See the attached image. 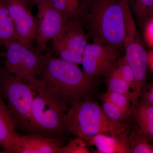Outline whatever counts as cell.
Listing matches in <instances>:
<instances>
[{"label": "cell", "instance_id": "cell-25", "mask_svg": "<svg viewBox=\"0 0 153 153\" xmlns=\"http://www.w3.org/2000/svg\"><path fill=\"white\" fill-rule=\"evenodd\" d=\"M139 98L143 103L153 106V84L146 83L143 85L140 91Z\"/></svg>", "mask_w": 153, "mask_h": 153}, {"label": "cell", "instance_id": "cell-15", "mask_svg": "<svg viewBox=\"0 0 153 153\" xmlns=\"http://www.w3.org/2000/svg\"><path fill=\"white\" fill-rule=\"evenodd\" d=\"M133 115L140 131L147 138L149 142L153 141V106L138 101Z\"/></svg>", "mask_w": 153, "mask_h": 153}, {"label": "cell", "instance_id": "cell-11", "mask_svg": "<svg viewBox=\"0 0 153 153\" xmlns=\"http://www.w3.org/2000/svg\"><path fill=\"white\" fill-rule=\"evenodd\" d=\"M13 20L17 41L28 49H35L33 42L36 32L35 18L24 0H4Z\"/></svg>", "mask_w": 153, "mask_h": 153}, {"label": "cell", "instance_id": "cell-5", "mask_svg": "<svg viewBox=\"0 0 153 153\" xmlns=\"http://www.w3.org/2000/svg\"><path fill=\"white\" fill-rule=\"evenodd\" d=\"M0 94L13 116L17 130L25 134L35 133L31 120L33 95L30 83L5 68H0Z\"/></svg>", "mask_w": 153, "mask_h": 153}, {"label": "cell", "instance_id": "cell-4", "mask_svg": "<svg viewBox=\"0 0 153 153\" xmlns=\"http://www.w3.org/2000/svg\"><path fill=\"white\" fill-rule=\"evenodd\" d=\"M28 82L33 91L31 115L35 133L52 138L63 137L67 132L64 118L68 105L40 79L36 77Z\"/></svg>", "mask_w": 153, "mask_h": 153}, {"label": "cell", "instance_id": "cell-29", "mask_svg": "<svg viewBox=\"0 0 153 153\" xmlns=\"http://www.w3.org/2000/svg\"><path fill=\"white\" fill-rule=\"evenodd\" d=\"M29 7L32 10L33 6L37 5L42 0H24Z\"/></svg>", "mask_w": 153, "mask_h": 153}, {"label": "cell", "instance_id": "cell-21", "mask_svg": "<svg viewBox=\"0 0 153 153\" xmlns=\"http://www.w3.org/2000/svg\"><path fill=\"white\" fill-rule=\"evenodd\" d=\"M101 101L111 102L121 109L133 114L130 98L127 96L107 90L100 95Z\"/></svg>", "mask_w": 153, "mask_h": 153}, {"label": "cell", "instance_id": "cell-12", "mask_svg": "<svg viewBox=\"0 0 153 153\" xmlns=\"http://www.w3.org/2000/svg\"><path fill=\"white\" fill-rule=\"evenodd\" d=\"M19 137L13 116L0 94V148L4 153H19Z\"/></svg>", "mask_w": 153, "mask_h": 153}, {"label": "cell", "instance_id": "cell-1", "mask_svg": "<svg viewBox=\"0 0 153 153\" xmlns=\"http://www.w3.org/2000/svg\"><path fill=\"white\" fill-rule=\"evenodd\" d=\"M73 18L94 43L120 49L124 47L123 0H81Z\"/></svg>", "mask_w": 153, "mask_h": 153}, {"label": "cell", "instance_id": "cell-8", "mask_svg": "<svg viewBox=\"0 0 153 153\" xmlns=\"http://www.w3.org/2000/svg\"><path fill=\"white\" fill-rule=\"evenodd\" d=\"M5 68L9 72L30 82L36 78L43 55L35 49H28L17 41L4 45Z\"/></svg>", "mask_w": 153, "mask_h": 153}, {"label": "cell", "instance_id": "cell-31", "mask_svg": "<svg viewBox=\"0 0 153 153\" xmlns=\"http://www.w3.org/2000/svg\"><path fill=\"white\" fill-rule=\"evenodd\" d=\"M4 153V152H3V151L1 150H0V153Z\"/></svg>", "mask_w": 153, "mask_h": 153}, {"label": "cell", "instance_id": "cell-28", "mask_svg": "<svg viewBox=\"0 0 153 153\" xmlns=\"http://www.w3.org/2000/svg\"><path fill=\"white\" fill-rule=\"evenodd\" d=\"M146 64L147 68L153 72V51L150 49L149 52H147Z\"/></svg>", "mask_w": 153, "mask_h": 153}, {"label": "cell", "instance_id": "cell-2", "mask_svg": "<svg viewBox=\"0 0 153 153\" xmlns=\"http://www.w3.org/2000/svg\"><path fill=\"white\" fill-rule=\"evenodd\" d=\"M36 77L71 106L90 95L96 81L77 65L52 56L51 52L42 56Z\"/></svg>", "mask_w": 153, "mask_h": 153}, {"label": "cell", "instance_id": "cell-6", "mask_svg": "<svg viewBox=\"0 0 153 153\" xmlns=\"http://www.w3.org/2000/svg\"><path fill=\"white\" fill-rule=\"evenodd\" d=\"M124 19V47L128 63L133 71L135 82V93L133 103L138 102L140 91L147 79V52L135 25L127 0H123Z\"/></svg>", "mask_w": 153, "mask_h": 153}, {"label": "cell", "instance_id": "cell-23", "mask_svg": "<svg viewBox=\"0 0 153 153\" xmlns=\"http://www.w3.org/2000/svg\"><path fill=\"white\" fill-rule=\"evenodd\" d=\"M87 145L84 140L77 137L70 139L67 144L60 147L57 153H90Z\"/></svg>", "mask_w": 153, "mask_h": 153}, {"label": "cell", "instance_id": "cell-19", "mask_svg": "<svg viewBox=\"0 0 153 153\" xmlns=\"http://www.w3.org/2000/svg\"><path fill=\"white\" fill-rule=\"evenodd\" d=\"M107 90L127 96L131 98L132 93L128 84L118 73L114 68L105 77Z\"/></svg>", "mask_w": 153, "mask_h": 153}, {"label": "cell", "instance_id": "cell-26", "mask_svg": "<svg viewBox=\"0 0 153 153\" xmlns=\"http://www.w3.org/2000/svg\"><path fill=\"white\" fill-rule=\"evenodd\" d=\"M49 3L55 9L63 12L68 17V8L66 0H48Z\"/></svg>", "mask_w": 153, "mask_h": 153}, {"label": "cell", "instance_id": "cell-16", "mask_svg": "<svg viewBox=\"0 0 153 153\" xmlns=\"http://www.w3.org/2000/svg\"><path fill=\"white\" fill-rule=\"evenodd\" d=\"M17 41L13 19L4 0H0V46Z\"/></svg>", "mask_w": 153, "mask_h": 153}, {"label": "cell", "instance_id": "cell-14", "mask_svg": "<svg viewBox=\"0 0 153 153\" xmlns=\"http://www.w3.org/2000/svg\"><path fill=\"white\" fill-rule=\"evenodd\" d=\"M128 139L99 134L84 140L87 144L95 146L97 150L94 153H131Z\"/></svg>", "mask_w": 153, "mask_h": 153}, {"label": "cell", "instance_id": "cell-17", "mask_svg": "<svg viewBox=\"0 0 153 153\" xmlns=\"http://www.w3.org/2000/svg\"><path fill=\"white\" fill-rule=\"evenodd\" d=\"M131 153H153V147L147 138L140 131L137 126H133L128 136Z\"/></svg>", "mask_w": 153, "mask_h": 153}, {"label": "cell", "instance_id": "cell-18", "mask_svg": "<svg viewBox=\"0 0 153 153\" xmlns=\"http://www.w3.org/2000/svg\"><path fill=\"white\" fill-rule=\"evenodd\" d=\"M127 2L141 27L148 19L153 17V0H127Z\"/></svg>", "mask_w": 153, "mask_h": 153}, {"label": "cell", "instance_id": "cell-30", "mask_svg": "<svg viewBox=\"0 0 153 153\" xmlns=\"http://www.w3.org/2000/svg\"><path fill=\"white\" fill-rule=\"evenodd\" d=\"M6 55V52H3L1 51L0 50V56H5Z\"/></svg>", "mask_w": 153, "mask_h": 153}, {"label": "cell", "instance_id": "cell-10", "mask_svg": "<svg viewBox=\"0 0 153 153\" xmlns=\"http://www.w3.org/2000/svg\"><path fill=\"white\" fill-rule=\"evenodd\" d=\"M119 55L120 49L116 47L88 43L82 54L81 64L83 71L97 80V78L105 77L110 74Z\"/></svg>", "mask_w": 153, "mask_h": 153}, {"label": "cell", "instance_id": "cell-9", "mask_svg": "<svg viewBox=\"0 0 153 153\" xmlns=\"http://www.w3.org/2000/svg\"><path fill=\"white\" fill-rule=\"evenodd\" d=\"M37 6L34 41L36 50L41 53L47 49V42L59 34L69 19L66 14L54 7L48 0H42Z\"/></svg>", "mask_w": 153, "mask_h": 153}, {"label": "cell", "instance_id": "cell-3", "mask_svg": "<svg viewBox=\"0 0 153 153\" xmlns=\"http://www.w3.org/2000/svg\"><path fill=\"white\" fill-rule=\"evenodd\" d=\"M67 132L83 140L99 134L128 138L129 121L118 123L111 120L90 95L68 109L64 118Z\"/></svg>", "mask_w": 153, "mask_h": 153}, {"label": "cell", "instance_id": "cell-20", "mask_svg": "<svg viewBox=\"0 0 153 153\" xmlns=\"http://www.w3.org/2000/svg\"><path fill=\"white\" fill-rule=\"evenodd\" d=\"M120 75L128 84L131 91V103L134 100V96L135 93V82L133 71L131 68L127 60L126 55L122 58H119L114 67Z\"/></svg>", "mask_w": 153, "mask_h": 153}, {"label": "cell", "instance_id": "cell-27", "mask_svg": "<svg viewBox=\"0 0 153 153\" xmlns=\"http://www.w3.org/2000/svg\"><path fill=\"white\" fill-rule=\"evenodd\" d=\"M69 19L73 18L79 7L81 0H66Z\"/></svg>", "mask_w": 153, "mask_h": 153}, {"label": "cell", "instance_id": "cell-13", "mask_svg": "<svg viewBox=\"0 0 153 153\" xmlns=\"http://www.w3.org/2000/svg\"><path fill=\"white\" fill-rule=\"evenodd\" d=\"M64 143V137L52 138L39 134H25L19 137V153H57Z\"/></svg>", "mask_w": 153, "mask_h": 153}, {"label": "cell", "instance_id": "cell-22", "mask_svg": "<svg viewBox=\"0 0 153 153\" xmlns=\"http://www.w3.org/2000/svg\"><path fill=\"white\" fill-rule=\"evenodd\" d=\"M103 111L111 120L117 123H125L129 121L132 114L121 109L107 101H102Z\"/></svg>", "mask_w": 153, "mask_h": 153}, {"label": "cell", "instance_id": "cell-24", "mask_svg": "<svg viewBox=\"0 0 153 153\" xmlns=\"http://www.w3.org/2000/svg\"><path fill=\"white\" fill-rule=\"evenodd\" d=\"M141 27L143 30L144 44L150 49L153 48V17L148 19Z\"/></svg>", "mask_w": 153, "mask_h": 153}, {"label": "cell", "instance_id": "cell-7", "mask_svg": "<svg viewBox=\"0 0 153 153\" xmlns=\"http://www.w3.org/2000/svg\"><path fill=\"white\" fill-rule=\"evenodd\" d=\"M52 40L53 49L60 58L77 66L81 64L88 39L84 28L77 19H69Z\"/></svg>", "mask_w": 153, "mask_h": 153}]
</instances>
